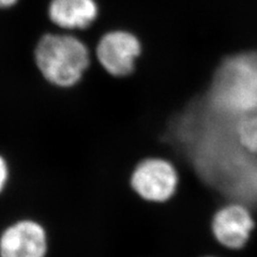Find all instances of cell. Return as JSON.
I'll list each match as a JSON object with an SVG mask.
<instances>
[{
    "instance_id": "cell-1",
    "label": "cell",
    "mask_w": 257,
    "mask_h": 257,
    "mask_svg": "<svg viewBox=\"0 0 257 257\" xmlns=\"http://www.w3.org/2000/svg\"><path fill=\"white\" fill-rule=\"evenodd\" d=\"M205 176L232 179L257 196V156L241 146L235 133V117L215 111L199 98L174 119L168 130Z\"/></svg>"
},
{
    "instance_id": "cell-2",
    "label": "cell",
    "mask_w": 257,
    "mask_h": 257,
    "mask_svg": "<svg viewBox=\"0 0 257 257\" xmlns=\"http://www.w3.org/2000/svg\"><path fill=\"white\" fill-rule=\"evenodd\" d=\"M203 98L212 109L227 116L257 109V51L223 59Z\"/></svg>"
},
{
    "instance_id": "cell-3",
    "label": "cell",
    "mask_w": 257,
    "mask_h": 257,
    "mask_svg": "<svg viewBox=\"0 0 257 257\" xmlns=\"http://www.w3.org/2000/svg\"><path fill=\"white\" fill-rule=\"evenodd\" d=\"M32 58L44 82L61 89L77 85L90 64L89 50L82 40L56 32H44L39 37Z\"/></svg>"
},
{
    "instance_id": "cell-4",
    "label": "cell",
    "mask_w": 257,
    "mask_h": 257,
    "mask_svg": "<svg viewBox=\"0 0 257 257\" xmlns=\"http://www.w3.org/2000/svg\"><path fill=\"white\" fill-rule=\"evenodd\" d=\"M50 252V231L34 216H21L0 230V257H48Z\"/></svg>"
},
{
    "instance_id": "cell-5",
    "label": "cell",
    "mask_w": 257,
    "mask_h": 257,
    "mask_svg": "<svg viewBox=\"0 0 257 257\" xmlns=\"http://www.w3.org/2000/svg\"><path fill=\"white\" fill-rule=\"evenodd\" d=\"M179 177L172 163L151 158L142 161L131 176V186L138 194L154 203L170 199L178 188Z\"/></svg>"
},
{
    "instance_id": "cell-6",
    "label": "cell",
    "mask_w": 257,
    "mask_h": 257,
    "mask_svg": "<svg viewBox=\"0 0 257 257\" xmlns=\"http://www.w3.org/2000/svg\"><path fill=\"white\" fill-rule=\"evenodd\" d=\"M142 52L139 39L131 32L115 30L104 35L96 46V57L110 75L123 77L135 69V60Z\"/></svg>"
},
{
    "instance_id": "cell-7",
    "label": "cell",
    "mask_w": 257,
    "mask_h": 257,
    "mask_svg": "<svg viewBox=\"0 0 257 257\" xmlns=\"http://www.w3.org/2000/svg\"><path fill=\"white\" fill-rule=\"evenodd\" d=\"M254 220L248 209L240 204L221 208L212 220V231L219 242L232 250L243 247L250 239Z\"/></svg>"
},
{
    "instance_id": "cell-8",
    "label": "cell",
    "mask_w": 257,
    "mask_h": 257,
    "mask_svg": "<svg viewBox=\"0 0 257 257\" xmlns=\"http://www.w3.org/2000/svg\"><path fill=\"white\" fill-rule=\"evenodd\" d=\"M99 13L95 0H50L46 18L63 30H83L92 25Z\"/></svg>"
},
{
    "instance_id": "cell-9",
    "label": "cell",
    "mask_w": 257,
    "mask_h": 257,
    "mask_svg": "<svg viewBox=\"0 0 257 257\" xmlns=\"http://www.w3.org/2000/svg\"><path fill=\"white\" fill-rule=\"evenodd\" d=\"M235 133L241 146L257 156V109L235 117Z\"/></svg>"
},
{
    "instance_id": "cell-10",
    "label": "cell",
    "mask_w": 257,
    "mask_h": 257,
    "mask_svg": "<svg viewBox=\"0 0 257 257\" xmlns=\"http://www.w3.org/2000/svg\"><path fill=\"white\" fill-rule=\"evenodd\" d=\"M12 171L9 160L0 152V197L8 190L11 182Z\"/></svg>"
},
{
    "instance_id": "cell-11",
    "label": "cell",
    "mask_w": 257,
    "mask_h": 257,
    "mask_svg": "<svg viewBox=\"0 0 257 257\" xmlns=\"http://www.w3.org/2000/svg\"><path fill=\"white\" fill-rule=\"evenodd\" d=\"M20 0H0V10H11L19 5Z\"/></svg>"
}]
</instances>
